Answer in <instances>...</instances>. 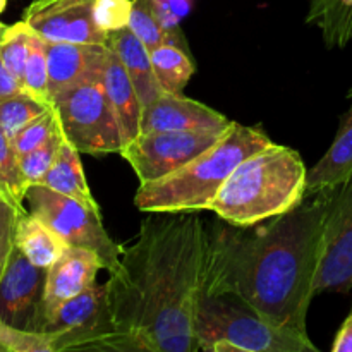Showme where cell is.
<instances>
[{"label":"cell","mask_w":352,"mask_h":352,"mask_svg":"<svg viewBox=\"0 0 352 352\" xmlns=\"http://www.w3.org/2000/svg\"><path fill=\"white\" fill-rule=\"evenodd\" d=\"M6 6H7V0H0V14L3 12V9H6Z\"/></svg>","instance_id":"36"},{"label":"cell","mask_w":352,"mask_h":352,"mask_svg":"<svg viewBox=\"0 0 352 352\" xmlns=\"http://www.w3.org/2000/svg\"><path fill=\"white\" fill-rule=\"evenodd\" d=\"M64 141L65 138L64 134H62L60 124H58L57 129L50 134V138H48L45 143H41L40 146H36L34 150L28 151V153L21 155L19 165L28 184H38V182L41 181V177L47 174L48 168L52 167V164H54L55 158H57L58 150H60Z\"/></svg>","instance_id":"29"},{"label":"cell","mask_w":352,"mask_h":352,"mask_svg":"<svg viewBox=\"0 0 352 352\" xmlns=\"http://www.w3.org/2000/svg\"><path fill=\"white\" fill-rule=\"evenodd\" d=\"M58 333L26 330L0 320V352H57Z\"/></svg>","instance_id":"26"},{"label":"cell","mask_w":352,"mask_h":352,"mask_svg":"<svg viewBox=\"0 0 352 352\" xmlns=\"http://www.w3.org/2000/svg\"><path fill=\"white\" fill-rule=\"evenodd\" d=\"M133 33L140 38L148 50H155L164 43H174L167 26L164 24L158 0H133L129 24ZM175 45V43H174Z\"/></svg>","instance_id":"23"},{"label":"cell","mask_w":352,"mask_h":352,"mask_svg":"<svg viewBox=\"0 0 352 352\" xmlns=\"http://www.w3.org/2000/svg\"><path fill=\"white\" fill-rule=\"evenodd\" d=\"M95 0H34L23 21L47 41L107 45V33L93 17Z\"/></svg>","instance_id":"12"},{"label":"cell","mask_w":352,"mask_h":352,"mask_svg":"<svg viewBox=\"0 0 352 352\" xmlns=\"http://www.w3.org/2000/svg\"><path fill=\"white\" fill-rule=\"evenodd\" d=\"M50 109V105L40 102L30 93L19 91L0 100V127L12 140L24 126L40 117Z\"/></svg>","instance_id":"24"},{"label":"cell","mask_w":352,"mask_h":352,"mask_svg":"<svg viewBox=\"0 0 352 352\" xmlns=\"http://www.w3.org/2000/svg\"><path fill=\"white\" fill-rule=\"evenodd\" d=\"M19 91H24L23 82L9 71L2 55H0V100L7 98L10 95H16Z\"/></svg>","instance_id":"32"},{"label":"cell","mask_w":352,"mask_h":352,"mask_svg":"<svg viewBox=\"0 0 352 352\" xmlns=\"http://www.w3.org/2000/svg\"><path fill=\"white\" fill-rule=\"evenodd\" d=\"M223 131H148L124 144L120 155L140 182L157 181L208 150Z\"/></svg>","instance_id":"8"},{"label":"cell","mask_w":352,"mask_h":352,"mask_svg":"<svg viewBox=\"0 0 352 352\" xmlns=\"http://www.w3.org/2000/svg\"><path fill=\"white\" fill-rule=\"evenodd\" d=\"M45 330L58 333L57 352L103 351L105 340L116 333L105 285H93L69 299Z\"/></svg>","instance_id":"10"},{"label":"cell","mask_w":352,"mask_h":352,"mask_svg":"<svg viewBox=\"0 0 352 352\" xmlns=\"http://www.w3.org/2000/svg\"><path fill=\"white\" fill-rule=\"evenodd\" d=\"M58 119L57 113H55L54 107L47 110L45 113H41L40 117H36L34 120H31L28 126H24L16 136L12 138V146L16 150V153L24 155L28 151L34 150L36 146H40L41 143L50 138V134L57 129Z\"/></svg>","instance_id":"30"},{"label":"cell","mask_w":352,"mask_h":352,"mask_svg":"<svg viewBox=\"0 0 352 352\" xmlns=\"http://www.w3.org/2000/svg\"><path fill=\"white\" fill-rule=\"evenodd\" d=\"M14 244L33 265L50 268L69 244L33 213L21 212L14 223Z\"/></svg>","instance_id":"19"},{"label":"cell","mask_w":352,"mask_h":352,"mask_svg":"<svg viewBox=\"0 0 352 352\" xmlns=\"http://www.w3.org/2000/svg\"><path fill=\"white\" fill-rule=\"evenodd\" d=\"M349 98L352 100V89ZM349 177H352V105L340 117V126L332 146L327 150L322 160L308 170L306 192L311 195L322 189L336 188Z\"/></svg>","instance_id":"18"},{"label":"cell","mask_w":352,"mask_h":352,"mask_svg":"<svg viewBox=\"0 0 352 352\" xmlns=\"http://www.w3.org/2000/svg\"><path fill=\"white\" fill-rule=\"evenodd\" d=\"M272 141L258 127L234 122L203 153L157 181L141 182L134 205L146 213L208 210L234 168Z\"/></svg>","instance_id":"4"},{"label":"cell","mask_w":352,"mask_h":352,"mask_svg":"<svg viewBox=\"0 0 352 352\" xmlns=\"http://www.w3.org/2000/svg\"><path fill=\"white\" fill-rule=\"evenodd\" d=\"M308 23L322 30L327 47L344 48L352 40V0H311Z\"/></svg>","instance_id":"21"},{"label":"cell","mask_w":352,"mask_h":352,"mask_svg":"<svg viewBox=\"0 0 352 352\" xmlns=\"http://www.w3.org/2000/svg\"><path fill=\"white\" fill-rule=\"evenodd\" d=\"M306 175L298 151L270 143L234 168L208 210L232 226H256L306 198Z\"/></svg>","instance_id":"3"},{"label":"cell","mask_w":352,"mask_h":352,"mask_svg":"<svg viewBox=\"0 0 352 352\" xmlns=\"http://www.w3.org/2000/svg\"><path fill=\"white\" fill-rule=\"evenodd\" d=\"M33 31L30 30L24 21L7 26L6 34L0 40V55L9 67V71L23 82L24 67H26L28 55H30V43Z\"/></svg>","instance_id":"28"},{"label":"cell","mask_w":352,"mask_h":352,"mask_svg":"<svg viewBox=\"0 0 352 352\" xmlns=\"http://www.w3.org/2000/svg\"><path fill=\"white\" fill-rule=\"evenodd\" d=\"M107 58V45L47 41L50 98L81 82L103 81Z\"/></svg>","instance_id":"14"},{"label":"cell","mask_w":352,"mask_h":352,"mask_svg":"<svg viewBox=\"0 0 352 352\" xmlns=\"http://www.w3.org/2000/svg\"><path fill=\"white\" fill-rule=\"evenodd\" d=\"M107 45L119 55L131 82L134 85L138 96H140L143 109L158 98L164 93L153 65H151L150 50L144 47L143 41L133 33L129 26L107 33Z\"/></svg>","instance_id":"16"},{"label":"cell","mask_w":352,"mask_h":352,"mask_svg":"<svg viewBox=\"0 0 352 352\" xmlns=\"http://www.w3.org/2000/svg\"><path fill=\"white\" fill-rule=\"evenodd\" d=\"M103 86H105V91L112 103L113 112H116L124 144L131 143L141 133L143 103L134 89V85L131 82L119 55L110 47L105 74H103Z\"/></svg>","instance_id":"17"},{"label":"cell","mask_w":352,"mask_h":352,"mask_svg":"<svg viewBox=\"0 0 352 352\" xmlns=\"http://www.w3.org/2000/svg\"><path fill=\"white\" fill-rule=\"evenodd\" d=\"M6 31H7V26H6V24L0 23V40H2V36L6 34Z\"/></svg>","instance_id":"35"},{"label":"cell","mask_w":352,"mask_h":352,"mask_svg":"<svg viewBox=\"0 0 352 352\" xmlns=\"http://www.w3.org/2000/svg\"><path fill=\"white\" fill-rule=\"evenodd\" d=\"M38 184H43L54 191L79 199L93 208H98V203L95 201V196L91 195L86 182L82 164L79 160V151L67 141L62 143L57 158Z\"/></svg>","instance_id":"20"},{"label":"cell","mask_w":352,"mask_h":352,"mask_svg":"<svg viewBox=\"0 0 352 352\" xmlns=\"http://www.w3.org/2000/svg\"><path fill=\"white\" fill-rule=\"evenodd\" d=\"M0 192H3V189H2V186H0ZM3 195H6V192H3Z\"/></svg>","instance_id":"37"},{"label":"cell","mask_w":352,"mask_h":352,"mask_svg":"<svg viewBox=\"0 0 352 352\" xmlns=\"http://www.w3.org/2000/svg\"><path fill=\"white\" fill-rule=\"evenodd\" d=\"M352 291V177L336 186L325 222L315 296Z\"/></svg>","instance_id":"9"},{"label":"cell","mask_w":352,"mask_h":352,"mask_svg":"<svg viewBox=\"0 0 352 352\" xmlns=\"http://www.w3.org/2000/svg\"><path fill=\"white\" fill-rule=\"evenodd\" d=\"M62 134L79 153H120L122 134L103 81H86L52 98Z\"/></svg>","instance_id":"6"},{"label":"cell","mask_w":352,"mask_h":352,"mask_svg":"<svg viewBox=\"0 0 352 352\" xmlns=\"http://www.w3.org/2000/svg\"><path fill=\"white\" fill-rule=\"evenodd\" d=\"M333 352H352V313L340 327L332 346Z\"/></svg>","instance_id":"33"},{"label":"cell","mask_w":352,"mask_h":352,"mask_svg":"<svg viewBox=\"0 0 352 352\" xmlns=\"http://www.w3.org/2000/svg\"><path fill=\"white\" fill-rule=\"evenodd\" d=\"M336 188L256 226L206 227L201 294L234 296L270 325L308 337L323 230Z\"/></svg>","instance_id":"2"},{"label":"cell","mask_w":352,"mask_h":352,"mask_svg":"<svg viewBox=\"0 0 352 352\" xmlns=\"http://www.w3.org/2000/svg\"><path fill=\"white\" fill-rule=\"evenodd\" d=\"M232 124L205 103L186 98L182 93L164 91L143 109L141 133L148 131H226Z\"/></svg>","instance_id":"15"},{"label":"cell","mask_w":352,"mask_h":352,"mask_svg":"<svg viewBox=\"0 0 352 352\" xmlns=\"http://www.w3.org/2000/svg\"><path fill=\"white\" fill-rule=\"evenodd\" d=\"M0 186L7 198L24 212L23 201H26V191L30 188L24 179L23 170L19 165V155L12 146V140L0 127Z\"/></svg>","instance_id":"25"},{"label":"cell","mask_w":352,"mask_h":352,"mask_svg":"<svg viewBox=\"0 0 352 352\" xmlns=\"http://www.w3.org/2000/svg\"><path fill=\"white\" fill-rule=\"evenodd\" d=\"M23 88L40 102L52 107L50 91H48V62H47V40L33 33L30 43L26 67L23 74Z\"/></svg>","instance_id":"27"},{"label":"cell","mask_w":352,"mask_h":352,"mask_svg":"<svg viewBox=\"0 0 352 352\" xmlns=\"http://www.w3.org/2000/svg\"><path fill=\"white\" fill-rule=\"evenodd\" d=\"M26 201L33 215L43 220L69 246L85 248L98 254L103 270H117L122 248L109 236L102 223L100 208L54 191L43 184H31Z\"/></svg>","instance_id":"7"},{"label":"cell","mask_w":352,"mask_h":352,"mask_svg":"<svg viewBox=\"0 0 352 352\" xmlns=\"http://www.w3.org/2000/svg\"><path fill=\"white\" fill-rule=\"evenodd\" d=\"M196 340L205 352H316L309 337L270 325L234 296L199 292Z\"/></svg>","instance_id":"5"},{"label":"cell","mask_w":352,"mask_h":352,"mask_svg":"<svg viewBox=\"0 0 352 352\" xmlns=\"http://www.w3.org/2000/svg\"><path fill=\"white\" fill-rule=\"evenodd\" d=\"M196 212L150 213L105 284L116 333L107 351L198 352L196 306L206 256Z\"/></svg>","instance_id":"1"},{"label":"cell","mask_w":352,"mask_h":352,"mask_svg":"<svg viewBox=\"0 0 352 352\" xmlns=\"http://www.w3.org/2000/svg\"><path fill=\"white\" fill-rule=\"evenodd\" d=\"M12 248H14V226L0 236V280H2V275L3 272H6L7 261H9Z\"/></svg>","instance_id":"34"},{"label":"cell","mask_w":352,"mask_h":352,"mask_svg":"<svg viewBox=\"0 0 352 352\" xmlns=\"http://www.w3.org/2000/svg\"><path fill=\"white\" fill-rule=\"evenodd\" d=\"M131 9L133 0H95L93 17L100 30L110 33L129 24Z\"/></svg>","instance_id":"31"},{"label":"cell","mask_w":352,"mask_h":352,"mask_svg":"<svg viewBox=\"0 0 352 352\" xmlns=\"http://www.w3.org/2000/svg\"><path fill=\"white\" fill-rule=\"evenodd\" d=\"M100 270H103V265L98 254L85 248L67 246L54 265L47 268L43 289V330L54 320L62 305L96 285Z\"/></svg>","instance_id":"13"},{"label":"cell","mask_w":352,"mask_h":352,"mask_svg":"<svg viewBox=\"0 0 352 352\" xmlns=\"http://www.w3.org/2000/svg\"><path fill=\"white\" fill-rule=\"evenodd\" d=\"M47 270L31 263L14 244L0 280V320L26 330H43Z\"/></svg>","instance_id":"11"},{"label":"cell","mask_w":352,"mask_h":352,"mask_svg":"<svg viewBox=\"0 0 352 352\" xmlns=\"http://www.w3.org/2000/svg\"><path fill=\"white\" fill-rule=\"evenodd\" d=\"M155 76L164 91L182 93L191 76L195 64L179 45L164 43L150 52Z\"/></svg>","instance_id":"22"}]
</instances>
